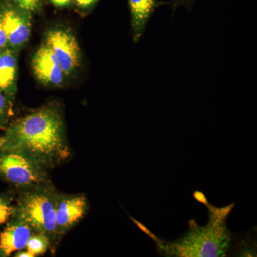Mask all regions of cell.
<instances>
[{"mask_svg":"<svg viewBox=\"0 0 257 257\" xmlns=\"http://www.w3.org/2000/svg\"><path fill=\"white\" fill-rule=\"evenodd\" d=\"M0 136V150L23 152L52 170L71 156L63 118L50 104L12 121Z\"/></svg>","mask_w":257,"mask_h":257,"instance_id":"cell-1","label":"cell"},{"mask_svg":"<svg viewBox=\"0 0 257 257\" xmlns=\"http://www.w3.org/2000/svg\"><path fill=\"white\" fill-rule=\"evenodd\" d=\"M15 190L14 216L26 222L34 232L46 235L50 240L51 251L55 252L60 242L56 230L55 218L58 191L56 190L52 182Z\"/></svg>","mask_w":257,"mask_h":257,"instance_id":"cell-2","label":"cell"},{"mask_svg":"<svg viewBox=\"0 0 257 257\" xmlns=\"http://www.w3.org/2000/svg\"><path fill=\"white\" fill-rule=\"evenodd\" d=\"M226 208L223 214L210 219L207 226L197 228L185 235L184 238L162 246L167 252L174 256H222L229 251L231 243V234L226 229L225 218L227 216Z\"/></svg>","mask_w":257,"mask_h":257,"instance_id":"cell-3","label":"cell"},{"mask_svg":"<svg viewBox=\"0 0 257 257\" xmlns=\"http://www.w3.org/2000/svg\"><path fill=\"white\" fill-rule=\"evenodd\" d=\"M48 169L23 152L0 150V179L13 189L51 183Z\"/></svg>","mask_w":257,"mask_h":257,"instance_id":"cell-4","label":"cell"},{"mask_svg":"<svg viewBox=\"0 0 257 257\" xmlns=\"http://www.w3.org/2000/svg\"><path fill=\"white\" fill-rule=\"evenodd\" d=\"M0 18L8 39V48L19 53L30 39L32 13L20 9L9 0H0Z\"/></svg>","mask_w":257,"mask_h":257,"instance_id":"cell-5","label":"cell"},{"mask_svg":"<svg viewBox=\"0 0 257 257\" xmlns=\"http://www.w3.org/2000/svg\"><path fill=\"white\" fill-rule=\"evenodd\" d=\"M89 208V201L86 194L57 193L55 218L59 241L85 217Z\"/></svg>","mask_w":257,"mask_h":257,"instance_id":"cell-6","label":"cell"},{"mask_svg":"<svg viewBox=\"0 0 257 257\" xmlns=\"http://www.w3.org/2000/svg\"><path fill=\"white\" fill-rule=\"evenodd\" d=\"M45 43L55 54L65 76L73 73L78 68L80 48L72 32L61 28L49 30L45 35Z\"/></svg>","mask_w":257,"mask_h":257,"instance_id":"cell-7","label":"cell"},{"mask_svg":"<svg viewBox=\"0 0 257 257\" xmlns=\"http://www.w3.org/2000/svg\"><path fill=\"white\" fill-rule=\"evenodd\" d=\"M31 66L35 77L44 85L60 87L63 83L65 74L55 54L45 42L34 54Z\"/></svg>","mask_w":257,"mask_h":257,"instance_id":"cell-8","label":"cell"},{"mask_svg":"<svg viewBox=\"0 0 257 257\" xmlns=\"http://www.w3.org/2000/svg\"><path fill=\"white\" fill-rule=\"evenodd\" d=\"M34 231L26 222L13 216L0 231V257L10 255L25 249Z\"/></svg>","mask_w":257,"mask_h":257,"instance_id":"cell-9","label":"cell"},{"mask_svg":"<svg viewBox=\"0 0 257 257\" xmlns=\"http://www.w3.org/2000/svg\"><path fill=\"white\" fill-rule=\"evenodd\" d=\"M130 10V23L134 42L139 41L156 8L167 4L158 0H128Z\"/></svg>","mask_w":257,"mask_h":257,"instance_id":"cell-10","label":"cell"},{"mask_svg":"<svg viewBox=\"0 0 257 257\" xmlns=\"http://www.w3.org/2000/svg\"><path fill=\"white\" fill-rule=\"evenodd\" d=\"M18 55L10 48L0 51V91L13 99L18 92Z\"/></svg>","mask_w":257,"mask_h":257,"instance_id":"cell-11","label":"cell"},{"mask_svg":"<svg viewBox=\"0 0 257 257\" xmlns=\"http://www.w3.org/2000/svg\"><path fill=\"white\" fill-rule=\"evenodd\" d=\"M15 190L0 193V227L15 216Z\"/></svg>","mask_w":257,"mask_h":257,"instance_id":"cell-12","label":"cell"},{"mask_svg":"<svg viewBox=\"0 0 257 257\" xmlns=\"http://www.w3.org/2000/svg\"><path fill=\"white\" fill-rule=\"evenodd\" d=\"M25 249L32 253L33 257L42 256L51 250L50 240L42 233L34 232L27 243Z\"/></svg>","mask_w":257,"mask_h":257,"instance_id":"cell-13","label":"cell"},{"mask_svg":"<svg viewBox=\"0 0 257 257\" xmlns=\"http://www.w3.org/2000/svg\"><path fill=\"white\" fill-rule=\"evenodd\" d=\"M14 99L0 91V130H5L13 119Z\"/></svg>","mask_w":257,"mask_h":257,"instance_id":"cell-14","label":"cell"},{"mask_svg":"<svg viewBox=\"0 0 257 257\" xmlns=\"http://www.w3.org/2000/svg\"><path fill=\"white\" fill-rule=\"evenodd\" d=\"M9 1L20 9L29 12L32 14L40 13L42 10V0H9Z\"/></svg>","mask_w":257,"mask_h":257,"instance_id":"cell-15","label":"cell"},{"mask_svg":"<svg viewBox=\"0 0 257 257\" xmlns=\"http://www.w3.org/2000/svg\"><path fill=\"white\" fill-rule=\"evenodd\" d=\"M99 0H74L79 8L83 10H90L95 6Z\"/></svg>","mask_w":257,"mask_h":257,"instance_id":"cell-16","label":"cell"},{"mask_svg":"<svg viewBox=\"0 0 257 257\" xmlns=\"http://www.w3.org/2000/svg\"><path fill=\"white\" fill-rule=\"evenodd\" d=\"M8 48V39L3 28V22L0 18V51Z\"/></svg>","mask_w":257,"mask_h":257,"instance_id":"cell-17","label":"cell"},{"mask_svg":"<svg viewBox=\"0 0 257 257\" xmlns=\"http://www.w3.org/2000/svg\"><path fill=\"white\" fill-rule=\"evenodd\" d=\"M51 3L57 8H65L69 6L73 0H50Z\"/></svg>","mask_w":257,"mask_h":257,"instance_id":"cell-18","label":"cell"},{"mask_svg":"<svg viewBox=\"0 0 257 257\" xmlns=\"http://www.w3.org/2000/svg\"><path fill=\"white\" fill-rule=\"evenodd\" d=\"M194 0H174L173 10H175L177 7L181 5L184 6L190 7Z\"/></svg>","mask_w":257,"mask_h":257,"instance_id":"cell-19","label":"cell"},{"mask_svg":"<svg viewBox=\"0 0 257 257\" xmlns=\"http://www.w3.org/2000/svg\"><path fill=\"white\" fill-rule=\"evenodd\" d=\"M14 256L15 257H33L32 256V253L29 252L28 250L23 249L20 250V251H17V252L15 253Z\"/></svg>","mask_w":257,"mask_h":257,"instance_id":"cell-20","label":"cell"}]
</instances>
